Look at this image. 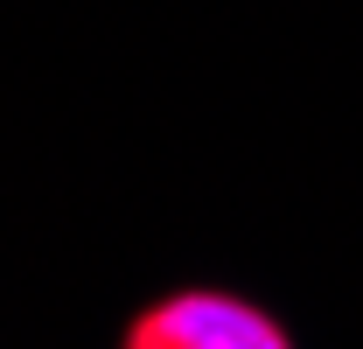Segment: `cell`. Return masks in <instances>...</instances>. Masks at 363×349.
Segmentation results:
<instances>
[{"label": "cell", "instance_id": "obj_1", "mask_svg": "<svg viewBox=\"0 0 363 349\" xmlns=\"http://www.w3.org/2000/svg\"><path fill=\"white\" fill-rule=\"evenodd\" d=\"M119 349H294V321L230 279H182L119 321Z\"/></svg>", "mask_w": 363, "mask_h": 349}]
</instances>
